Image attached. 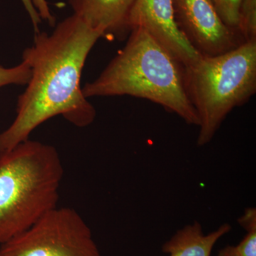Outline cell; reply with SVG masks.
<instances>
[{
    "instance_id": "cell-1",
    "label": "cell",
    "mask_w": 256,
    "mask_h": 256,
    "mask_svg": "<svg viewBox=\"0 0 256 256\" xmlns=\"http://www.w3.org/2000/svg\"><path fill=\"white\" fill-rule=\"evenodd\" d=\"M101 37L102 32L74 14L50 34L35 33L33 44L22 54L31 77L18 97L14 121L0 133V153L28 140L36 128L55 116L78 128L94 122L96 109L82 94L80 80L88 56Z\"/></svg>"
},
{
    "instance_id": "cell-2",
    "label": "cell",
    "mask_w": 256,
    "mask_h": 256,
    "mask_svg": "<svg viewBox=\"0 0 256 256\" xmlns=\"http://www.w3.org/2000/svg\"><path fill=\"white\" fill-rule=\"evenodd\" d=\"M82 90L87 98L130 96L146 99L188 124L200 126L185 92L183 66L142 28L131 30L126 46Z\"/></svg>"
},
{
    "instance_id": "cell-3",
    "label": "cell",
    "mask_w": 256,
    "mask_h": 256,
    "mask_svg": "<svg viewBox=\"0 0 256 256\" xmlns=\"http://www.w3.org/2000/svg\"><path fill=\"white\" fill-rule=\"evenodd\" d=\"M64 168L54 146L28 139L0 153V245L57 206Z\"/></svg>"
},
{
    "instance_id": "cell-4",
    "label": "cell",
    "mask_w": 256,
    "mask_h": 256,
    "mask_svg": "<svg viewBox=\"0 0 256 256\" xmlns=\"http://www.w3.org/2000/svg\"><path fill=\"white\" fill-rule=\"evenodd\" d=\"M185 92L200 119L196 143L210 142L235 108L256 92V42L216 56L201 55L184 67Z\"/></svg>"
},
{
    "instance_id": "cell-5",
    "label": "cell",
    "mask_w": 256,
    "mask_h": 256,
    "mask_svg": "<svg viewBox=\"0 0 256 256\" xmlns=\"http://www.w3.org/2000/svg\"><path fill=\"white\" fill-rule=\"evenodd\" d=\"M0 256H102L90 228L78 212L58 208L0 245Z\"/></svg>"
},
{
    "instance_id": "cell-6",
    "label": "cell",
    "mask_w": 256,
    "mask_h": 256,
    "mask_svg": "<svg viewBox=\"0 0 256 256\" xmlns=\"http://www.w3.org/2000/svg\"><path fill=\"white\" fill-rule=\"evenodd\" d=\"M172 4L178 28L200 54H222L244 43L222 22L210 0H172Z\"/></svg>"
},
{
    "instance_id": "cell-7",
    "label": "cell",
    "mask_w": 256,
    "mask_h": 256,
    "mask_svg": "<svg viewBox=\"0 0 256 256\" xmlns=\"http://www.w3.org/2000/svg\"><path fill=\"white\" fill-rule=\"evenodd\" d=\"M129 26L146 30L184 67L194 63L200 54L188 43L174 18L172 0H136Z\"/></svg>"
},
{
    "instance_id": "cell-8",
    "label": "cell",
    "mask_w": 256,
    "mask_h": 256,
    "mask_svg": "<svg viewBox=\"0 0 256 256\" xmlns=\"http://www.w3.org/2000/svg\"><path fill=\"white\" fill-rule=\"evenodd\" d=\"M136 0H68L74 15L110 40L130 32L129 18Z\"/></svg>"
},
{
    "instance_id": "cell-9",
    "label": "cell",
    "mask_w": 256,
    "mask_h": 256,
    "mask_svg": "<svg viewBox=\"0 0 256 256\" xmlns=\"http://www.w3.org/2000/svg\"><path fill=\"white\" fill-rule=\"evenodd\" d=\"M226 223L216 230L205 234L201 224L194 222L178 229L162 246V252L170 256H210L215 244L232 230Z\"/></svg>"
},
{
    "instance_id": "cell-10",
    "label": "cell",
    "mask_w": 256,
    "mask_h": 256,
    "mask_svg": "<svg viewBox=\"0 0 256 256\" xmlns=\"http://www.w3.org/2000/svg\"><path fill=\"white\" fill-rule=\"evenodd\" d=\"M237 32L242 42H256V0H242Z\"/></svg>"
},
{
    "instance_id": "cell-11",
    "label": "cell",
    "mask_w": 256,
    "mask_h": 256,
    "mask_svg": "<svg viewBox=\"0 0 256 256\" xmlns=\"http://www.w3.org/2000/svg\"><path fill=\"white\" fill-rule=\"evenodd\" d=\"M31 74L30 66L24 60L11 68L0 66V88L10 85L26 86Z\"/></svg>"
},
{
    "instance_id": "cell-12",
    "label": "cell",
    "mask_w": 256,
    "mask_h": 256,
    "mask_svg": "<svg viewBox=\"0 0 256 256\" xmlns=\"http://www.w3.org/2000/svg\"><path fill=\"white\" fill-rule=\"evenodd\" d=\"M242 0H216L215 9L222 22L228 28L237 32L238 10ZM238 33V32H237Z\"/></svg>"
},
{
    "instance_id": "cell-13",
    "label": "cell",
    "mask_w": 256,
    "mask_h": 256,
    "mask_svg": "<svg viewBox=\"0 0 256 256\" xmlns=\"http://www.w3.org/2000/svg\"><path fill=\"white\" fill-rule=\"evenodd\" d=\"M246 235L237 246H232L235 256H256V224H247L242 227Z\"/></svg>"
},
{
    "instance_id": "cell-14",
    "label": "cell",
    "mask_w": 256,
    "mask_h": 256,
    "mask_svg": "<svg viewBox=\"0 0 256 256\" xmlns=\"http://www.w3.org/2000/svg\"><path fill=\"white\" fill-rule=\"evenodd\" d=\"M32 2L42 20L46 21L50 26H55L56 18L52 14L46 0H32Z\"/></svg>"
},
{
    "instance_id": "cell-15",
    "label": "cell",
    "mask_w": 256,
    "mask_h": 256,
    "mask_svg": "<svg viewBox=\"0 0 256 256\" xmlns=\"http://www.w3.org/2000/svg\"><path fill=\"white\" fill-rule=\"evenodd\" d=\"M25 10L28 12V16L31 18L32 24H33L34 28L35 33H38L40 32V24H41L42 20L40 18V14L37 12L34 6L32 0H22Z\"/></svg>"
},
{
    "instance_id": "cell-16",
    "label": "cell",
    "mask_w": 256,
    "mask_h": 256,
    "mask_svg": "<svg viewBox=\"0 0 256 256\" xmlns=\"http://www.w3.org/2000/svg\"><path fill=\"white\" fill-rule=\"evenodd\" d=\"M216 256H235L232 252V246H227L218 252Z\"/></svg>"
},
{
    "instance_id": "cell-17",
    "label": "cell",
    "mask_w": 256,
    "mask_h": 256,
    "mask_svg": "<svg viewBox=\"0 0 256 256\" xmlns=\"http://www.w3.org/2000/svg\"><path fill=\"white\" fill-rule=\"evenodd\" d=\"M210 1H212V2H213V4H214L216 0H210Z\"/></svg>"
}]
</instances>
